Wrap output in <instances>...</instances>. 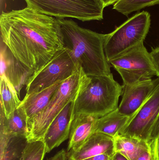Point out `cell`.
I'll return each mask as SVG.
<instances>
[{"label":"cell","instance_id":"20","mask_svg":"<svg viewBox=\"0 0 159 160\" xmlns=\"http://www.w3.org/2000/svg\"><path fill=\"white\" fill-rule=\"evenodd\" d=\"M28 142L27 137L11 136L4 146L0 147V160H21Z\"/></svg>","mask_w":159,"mask_h":160},{"label":"cell","instance_id":"6","mask_svg":"<svg viewBox=\"0 0 159 160\" xmlns=\"http://www.w3.org/2000/svg\"><path fill=\"white\" fill-rule=\"evenodd\" d=\"M84 73L81 68L61 84L47 106L33 120L29 128L28 142L42 140L50 124L79 90Z\"/></svg>","mask_w":159,"mask_h":160},{"label":"cell","instance_id":"15","mask_svg":"<svg viewBox=\"0 0 159 160\" xmlns=\"http://www.w3.org/2000/svg\"><path fill=\"white\" fill-rule=\"evenodd\" d=\"M99 118L86 115L75 116L71 125L67 152L78 150L95 132Z\"/></svg>","mask_w":159,"mask_h":160},{"label":"cell","instance_id":"2","mask_svg":"<svg viewBox=\"0 0 159 160\" xmlns=\"http://www.w3.org/2000/svg\"><path fill=\"white\" fill-rule=\"evenodd\" d=\"M64 47L85 76H104L111 74L104 44L106 34L80 27L72 19H58Z\"/></svg>","mask_w":159,"mask_h":160},{"label":"cell","instance_id":"25","mask_svg":"<svg viewBox=\"0 0 159 160\" xmlns=\"http://www.w3.org/2000/svg\"><path fill=\"white\" fill-rule=\"evenodd\" d=\"M159 136V115L157 119V121L155 123L151 132L150 135L149 142H151L152 141L157 139Z\"/></svg>","mask_w":159,"mask_h":160},{"label":"cell","instance_id":"29","mask_svg":"<svg viewBox=\"0 0 159 160\" xmlns=\"http://www.w3.org/2000/svg\"><path fill=\"white\" fill-rule=\"evenodd\" d=\"M112 160H129L127 158L119 152H115Z\"/></svg>","mask_w":159,"mask_h":160},{"label":"cell","instance_id":"27","mask_svg":"<svg viewBox=\"0 0 159 160\" xmlns=\"http://www.w3.org/2000/svg\"><path fill=\"white\" fill-rule=\"evenodd\" d=\"M47 160H67L66 152L64 149H62L58 152L55 156Z\"/></svg>","mask_w":159,"mask_h":160},{"label":"cell","instance_id":"3","mask_svg":"<svg viewBox=\"0 0 159 160\" xmlns=\"http://www.w3.org/2000/svg\"><path fill=\"white\" fill-rule=\"evenodd\" d=\"M122 85L112 73L99 76L83 75L74 102L75 116L86 115L100 118L118 108Z\"/></svg>","mask_w":159,"mask_h":160},{"label":"cell","instance_id":"9","mask_svg":"<svg viewBox=\"0 0 159 160\" xmlns=\"http://www.w3.org/2000/svg\"><path fill=\"white\" fill-rule=\"evenodd\" d=\"M159 115V83L119 134L149 142L152 129Z\"/></svg>","mask_w":159,"mask_h":160},{"label":"cell","instance_id":"16","mask_svg":"<svg viewBox=\"0 0 159 160\" xmlns=\"http://www.w3.org/2000/svg\"><path fill=\"white\" fill-rule=\"evenodd\" d=\"M0 132L11 136L28 137L29 134L28 119L21 107L13 112L7 118L2 108L0 110Z\"/></svg>","mask_w":159,"mask_h":160},{"label":"cell","instance_id":"8","mask_svg":"<svg viewBox=\"0 0 159 160\" xmlns=\"http://www.w3.org/2000/svg\"><path fill=\"white\" fill-rule=\"evenodd\" d=\"M118 72L123 84L132 85L152 79L157 73L144 43L109 61Z\"/></svg>","mask_w":159,"mask_h":160},{"label":"cell","instance_id":"30","mask_svg":"<svg viewBox=\"0 0 159 160\" xmlns=\"http://www.w3.org/2000/svg\"><path fill=\"white\" fill-rule=\"evenodd\" d=\"M103 3L105 8L111 5L115 4L119 0H101Z\"/></svg>","mask_w":159,"mask_h":160},{"label":"cell","instance_id":"17","mask_svg":"<svg viewBox=\"0 0 159 160\" xmlns=\"http://www.w3.org/2000/svg\"><path fill=\"white\" fill-rule=\"evenodd\" d=\"M115 151L129 160H136L143 153L151 148L150 143L134 137L118 135L114 138Z\"/></svg>","mask_w":159,"mask_h":160},{"label":"cell","instance_id":"5","mask_svg":"<svg viewBox=\"0 0 159 160\" xmlns=\"http://www.w3.org/2000/svg\"><path fill=\"white\" fill-rule=\"evenodd\" d=\"M27 6L58 19L83 22L101 20L105 7L101 0H24Z\"/></svg>","mask_w":159,"mask_h":160},{"label":"cell","instance_id":"22","mask_svg":"<svg viewBox=\"0 0 159 160\" xmlns=\"http://www.w3.org/2000/svg\"><path fill=\"white\" fill-rule=\"evenodd\" d=\"M46 153V148L43 140L28 142L21 160H43Z\"/></svg>","mask_w":159,"mask_h":160},{"label":"cell","instance_id":"13","mask_svg":"<svg viewBox=\"0 0 159 160\" xmlns=\"http://www.w3.org/2000/svg\"><path fill=\"white\" fill-rule=\"evenodd\" d=\"M115 153L114 138L95 132L78 150L66 152L67 160H83L101 154L113 157Z\"/></svg>","mask_w":159,"mask_h":160},{"label":"cell","instance_id":"23","mask_svg":"<svg viewBox=\"0 0 159 160\" xmlns=\"http://www.w3.org/2000/svg\"><path fill=\"white\" fill-rule=\"evenodd\" d=\"M150 57L157 73V76L159 78V47L153 49L150 52Z\"/></svg>","mask_w":159,"mask_h":160},{"label":"cell","instance_id":"12","mask_svg":"<svg viewBox=\"0 0 159 160\" xmlns=\"http://www.w3.org/2000/svg\"><path fill=\"white\" fill-rule=\"evenodd\" d=\"M1 76L6 78L20 96L22 88L27 85L34 72L23 66L2 42Z\"/></svg>","mask_w":159,"mask_h":160},{"label":"cell","instance_id":"18","mask_svg":"<svg viewBox=\"0 0 159 160\" xmlns=\"http://www.w3.org/2000/svg\"><path fill=\"white\" fill-rule=\"evenodd\" d=\"M130 118L122 114L117 109L99 118L95 126V132H101L115 138L128 124Z\"/></svg>","mask_w":159,"mask_h":160},{"label":"cell","instance_id":"11","mask_svg":"<svg viewBox=\"0 0 159 160\" xmlns=\"http://www.w3.org/2000/svg\"><path fill=\"white\" fill-rule=\"evenodd\" d=\"M74 101L69 102L55 118L45 133L42 140L45 144L47 153L58 147L69 138L71 125L74 118Z\"/></svg>","mask_w":159,"mask_h":160},{"label":"cell","instance_id":"14","mask_svg":"<svg viewBox=\"0 0 159 160\" xmlns=\"http://www.w3.org/2000/svg\"><path fill=\"white\" fill-rule=\"evenodd\" d=\"M63 81H59L39 92L25 95L19 107H21L26 114L29 129L33 119L47 106L55 92Z\"/></svg>","mask_w":159,"mask_h":160},{"label":"cell","instance_id":"4","mask_svg":"<svg viewBox=\"0 0 159 160\" xmlns=\"http://www.w3.org/2000/svg\"><path fill=\"white\" fill-rule=\"evenodd\" d=\"M151 24L147 11L135 14L115 31L106 34L104 48L108 62L144 43Z\"/></svg>","mask_w":159,"mask_h":160},{"label":"cell","instance_id":"1","mask_svg":"<svg viewBox=\"0 0 159 160\" xmlns=\"http://www.w3.org/2000/svg\"><path fill=\"white\" fill-rule=\"evenodd\" d=\"M0 27L1 42L34 73L64 48L57 18L32 8L2 12Z\"/></svg>","mask_w":159,"mask_h":160},{"label":"cell","instance_id":"24","mask_svg":"<svg viewBox=\"0 0 159 160\" xmlns=\"http://www.w3.org/2000/svg\"><path fill=\"white\" fill-rule=\"evenodd\" d=\"M154 160H159V136L150 142Z\"/></svg>","mask_w":159,"mask_h":160},{"label":"cell","instance_id":"10","mask_svg":"<svg viewBox=\"0 0 159 160\" xmlns=\"http://www.w3.org/2000/svg\"><path fill=\"white\" fill-rule=\"evenodd\" d=\"M159 83V78L132 85H122V98L119 112L131 118L143 106Z\"/></svg>","mask_w":159,"mask_h":160},{"label":"cell","instance_id":"28","mask_svg":"<svg viewBox=\"0 0 159 160\" xmlns=\"http://www.w3.org/2000/svg\"><path fill=\"white\" fill-rule=\"evenodd\" d=\"M113 157L107 154H101L83 160H112Z\"/></svg>","mask_w":159,"mask_h":160},{"label":"cell","instance_id":"19","mask_svg":"<svg viewBox=\"0 0 159 160\" xmlns=\"http://www.w3.org/2000/svg\"><path fill=\"white\" fill-rule=\"evenodd\" d=\"M1 108L8 118L19 106L20 96L5 77L1 76Z\"/></svg>","mask_w":159,"mask_h":160},{"label":"cell","instance_id":"26","mask_svg":"<svg viewBox=\"0 0 159 160\" xmlns=\"http://www.w3.org/2000/svg\"><path fill=\"white\" fill-rule=\"evenodd\" d=\"M136 160H155L151 148L140 155Z\"/></svg>","mask_w":159,"mask_h":160},{"label":"cell","instance_id":"21","mask_svg":"<svg viewBox=\"0 0 159 160\" xmlns=\"http://www.w3.org/2000/svg\"><path fill=\"white\" fill-rule=\"evenodd\" d=\"M158 4L159 0H119L114 5L113 9L127 16L134 11Z\"/></svg>","mask_w":159,"mask_h":160},{"label":"cell","instance_id":"7","mask_svg":"<svg viewBox=\"0 0 159 160\" xmlns=\"http://www.w3.org/2000/svg\"><path fill=\"white\" fill-rule=\"evenodd\" d=\"M71 52L64 47L28 81L26 95L39 92L59 81L70 78L80 69Z\"/></svg>","mask_w":159,"mask_h":160}]
</instances>
